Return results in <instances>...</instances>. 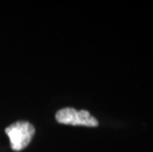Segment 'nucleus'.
<instances>
[{
	"instance_id": "1",
	"label": "nucleus",
	"mask_w": 153,
	"mask_h": 152,
	"mask_svg": "<svg viewBox=\"0 0 153 152\" xmlns=\"http://www.w3.org/2000/svg\"><path fill=\"white\" fill-rule=\"evenodd\" d=\"M35 127L29 122H16L5 128L6 134L10 139L11 148L14 151H21L28 146L35 134Z\"/></svg>"
},
{
	"instance_id": "2",
	"label": "nucleus",
	"mask_w": 153,
	"mask_h": 152,
	"mask_svg": "<svg viewBox=\"0 0 153 152\" xmlns=\"http://www.w3.org/2000/svg\"><path fill=\"white\" fill-rule=\"evenodd\" d=\"M55 119L63 125H84V127H98V121L93 117L88 111L85 110H77L73 108H64L59 110L56 115Z\"/></svg>"
}]
</instances>
